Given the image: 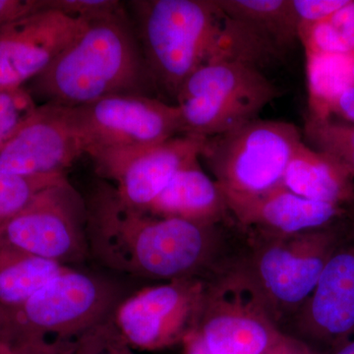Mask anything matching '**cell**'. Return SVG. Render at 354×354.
Listing matches in <instances>:
<instances>
[{
  "label": "cell",
  "mask_w": 354,
  "mask_h": 354,
  "mask_svg": "<svg viewBox=\"0 0 354 354\" xmlns=\"http://www.w3.org/2000/svg\"><path fill=\"white\" fill-rule=\"evenodd\" d=\"M86 205L90 257L135 278L165 283L211 279L230 267L241 244V236L228 234V225L164 218L128 207L108 183L97 184Z\"/></svg>",
  "instance_id": "cell-1"
},
{
  "label": "cell",
  "mask_w": 354,
  "mask_h": 354,
  "mask_svg": "<svg viewBox=\"0 0 354 354\" xmlns=\"http://www.w3.org/2000/svg\"><path fill=\"white\" fill-rule=\"evenodd\" d=\"M135 31L155 88L176 97L196 70L218 60L260 67L279 55L216 0L130 1Z\"/></svg>",
  "instance_id": "cell-2"
},
{
  "label": "cell",
  "mask_w": 354,
  "mask_h": 354,
  "mask_svg": "<svg viewBox=\"0 0 354 354\" xmlns=\"http://www.w3.org/2000/svg\"><path fill=\"white\" fill-rule=\"evenodd\" d=\"M155 86L125 7L92 20L27 91L43 104L81 106L118 95H148Z\"/></svg>",
  "instance_id": "cell-3"
},
{
  "label": "cell",
  "mask_w": 354,
  "mask_h": 354,
  "mask_svg": "<svg viewBox=\"0 0 354 354\" xmlns=\"http://www.w3.org/2000/svg\"><path fill=\"white\" fill-rule=\"evenodd\" d=\"M124 298L111 279L69 268L22 306L6 309L4 339L15 354H64L81 335L111 318Z\"/></svg>",
  "instance_id": "cell-4"
},
{
  "label": "cell",
  "mask_w": 354,
  "mask_h": 354,
  "mask_svg": "<svg viewBox=\"0 0 354 354\" xmlns=\"http://www.w3.org/2000/svg\"><path fill=\"white\" fill-rule=\"evenodd\" d=\"M351 223L292 235L241 234L234 266L250 281L277 325L304 306L330 256L351 234Z\"/></svg>",
  "instance_id": "cell-5"
},
{
  "label": "cell",
  "mask_w": 354,
  "mask_h": 354,
  "mask_svg": "<svg viewBox=\"0 0 354 354\" xmlns=\"http://www.w3.org/2000/svg\"><path fill=\"white\" fill-rule=\"evenodd\" d=\"M279 88L260 67L218 60L196 70L177 93L183 135L211 138L246 124L276 100Z\"/></svg>",
  "instance_id": "cell-6"
},
{
  "label": "cell",
  "mask_w": 354,
  "mask_h": 354,
  "mask_svg": "<svg viewBox=\"0 0 354 354\" xmlns=\"http://www.w3.org/2000/svg\"><path fill=\"white\" fill-rule=\"evenodd\" d=\"M302 142L292 123L256 118L207 138L200 160L206 162L223 196H251L281 185Z\"/></svg>",
  "instance_id": "cell-7"
},
{
  "label": "cell",
  "mask_w": 354,
  "mask_h": 354,
  "mask_svg": "<svg viewBox=\"0 0 354 354\" xmlns=\"http://www.w3.org/2000/svg\"><path fill=\"white\" fill-rule=\"evenodd\" d=\"M194 332L209 354H274L293 339L234 264L209 279Z\"/></svg>",
  "instance_id": "cell-8"
},
{
  "label": "cell",
  "mask_w": 354,
  "mask_h": 354,
  "mask_svg": "<svg viewBox=\"0 0 354 354\" xmlns=\"http://www.w3.org/2000/svg\"><path fill=\"white\" fill-rule=\"evenodd\" d=\"M1 241L59 264H81L90 257L86 199L66 176L37 193L0 230Z\"/></svg>",
  "instance_id": "cell-9"
},
{
  "label": "cell",
  "mask_w": 354,
  "mask_h": 354,
  "mask_svg": "<svg viewBox=\"0 0 354 354\" xmlns=\"http://www.w3.org/2000/svg\"><path fill=\"white\" fill-rule=\"evenodd\" d=\"M74 108L91 158L148 148L183 135L178 106L148 95H111Z\"/></svg>",
  "instance_id": "cell-10"
},
{
  "label": "cell",
  "mask_w": 354,
  "mask_h": 354,
  "mask_svg": "<svg viewBox=\"0 0 354 354\" xmlns=\"http://www.w3.org/2000/svg\"><path fill=\"white\" fill-rule=\"evenodd\" d=\"M209 279H181L125 297L113 321L134 349L160 351L183 344L196 329Z\"/></svg>",
  "instance_id": "cell-11"
},
{
  "label": "cell",
  "mask_w": 354,
  "mask_h": 354,
  "mask_svg": "<svg viewBox=\"0 0 354 354\" xmlns=\"http://www.w3.org/2000/svg\"><path fill=\"white\" fill-rule=\"evenodd\" d=\"M84 153L75 108L41 104L0 148V171L22 177L64 176Z\"/></svg>",
  "instance_id": "cell-12"
},
{
  "label": "cell",
  "mask_w": 354,
  "mask_h": 354,
  "mask_svg": "<svg viewBox=\"0 0 354 354\" xmlns=\"http://www.w3.org/2000/svg\"><path fill=\"white\" fill-rule=\"evenodd\" d=\"M206 138L179 135L148 148L92 158L95 171L113 183L120 201L147 211L172 177L200 160Z\"/></svg>",
  "instance_id": "cell-13"
},
{
  "label": "cell",
  "mask_w": 354,
  "mask_h": 354,
  "mask_svg": "<svg viewBox=\"0 0 354 354\" xmlns=\"http://www.w3.org/2000/svg\"><path fill=\"white\" fill-rule=\"evenodd\" d=\"M288 326L306 342L332 349L354 339V234L330 256L308 299Z\"/></svg>",
  "instance_id": "cell-14"
},
{
  "label": "cell",
  "mask_w": 354,
  "mask_h": 354,
  "mask_svg": "<svg viewBox=\"0 0 354 354\" xmlns=\"http://www.w3.org/2000/svg\"><path fill=\"white\" fill-rule=\"evenodd\" d=\"M88 22L41 10L0 30V90L22 88L43 73Z\"/></svg>",
  "instance_id": "cell-15"
},
{
  "label": "cell",
  "mask_w": 354,
  "mask_h": 354,
  "mask_svg": "<svg viewBox=\"0 0 354 354\" xmlns=\"http://www.w3.org/2000/svg\"><path fill=\"white\" fill-rule=\"evenodd\" d=\"M241 234L292 235L333 227L348 218V208L312 201L278 186L251 196H225Z\"/></svg>",
  "instance_id": "cell-16"
},
{
  "label": "cell",
  "mask_w": 354,
  "mask_h": 354,
  "mask_svg": "<svg viewBox=\"0 0 354 354\" xmlns=\"http://www.w3.org/2000/svg\"><path fill=\"white\" fill-rule=\"evenodd\" d=\"M147 212L202 225L234 227L221 188L205 174L200 160L177 172Z\"/></svg>",
  "instance_id": "cell-17"
},
{
  "label": "cell",
  "mask_w": 354,
  "mask_h": 354,
  "mask_svg": "<svg viewBox=\"0 0 354 354\" xmlns=\"http://www.w3.org/2000/svg\"><path fill=\"white\" fill-rule=\"evenodd\" d=\"M281 184L305 199L344 208L354 206L353 174L337 158L304 142L293 153Z\"/></svg>",
  "instance_id": "cell-18"
},
{
  "label": "cell",
  "mask_w": 354,
  "mask_h": 354,
  "mask_svg": "<svg viewBox=\"0 0 354 354\" xmlns=\"http://www.w3.org/2000/svg\"><path fill=\"white\" fill-rule=\"evenodd\" d=\"M59 264L21 251L2 241L0 245V306H22L51 279L67 271Z\"/></svg>",
  "instance_id": "cell-19"
},
{
  "label": "cell",
  "mask_w": 354,
  "mask_h": 354,
  "mask_svg": "<svg viewBox=\"0 0 354 354\" xmlns=\"http://www.w3.org/2000/svg\"><path fill=\"white\" fill-rule=\"evenodd\" d=\"M227 16L252 30L279 55L298 41L291 0H216Z\"/></svg>",
  "instance_id": "cell-20"
},
{
  "label": "cell",
  "mask_w": 354,
  "mask_h": 354,
  "mask_svg": "<svg viewBox=\"0 0 354 354\" xmlns=\"http://www.w3.org/2000/svg\"><path fill=\"white\" fill-rule=\"evenodd\" d=\"M306 53L309 116L312 120L332 118L335 102L354 86V53Z\"/></svg>",
  "instance_id": "cell-21"
},
{
  "label": "cell",
  "mask_w": 354,
  "mask_h": 354,
  "mask_svg": "<svg viewBox=\"0 0 354 354\" xmlns=\"http://www.w3.org/2000/svg\"><path fill=\"white\" fill-rule=\"evenodd\" d=\"M304 133L311 148L337 158L354 176V123L307 118Z\"/></svg>",
  "instance_id": "cell-22"
},
{
  "label": "cell",
  "mask_w": 354,
  "mask_h": 354,
  "mask_svg": "<svg viewBox=\"0 0 354 354\" xmlns=\"http://www.w3.org/2000/svg\"><path fill=\"white\" fill-rule=\"evenodd\" d=\"M64 176L22 177L0 171V230L27 206L32 197Z\"/></svg>",
  "instance_id": "cell-23"
},
{
  "label": "cell",
  "mask_w": 354,
  "mask_h": 354,
  "mask_svg": "<svg viewBox=\"0 0 354 354\" xmlns=\"http://www.w3.org/2000/svg\"><path fill=\"white\" fill-rule=\"evenodd\" d=\"M114 324L113 316L95 326L64 354H136Z\"/></svg>",
  "instance_id": "cell-24"
},
{
  "label": "cell",
  "mask_w": 354,
  "mask_h": 354,
  "mask_svg": "<svg viewBox=\"0 0 354 354\" xmlns=\"http://www.w3.org/2000/svg\"><path fill=\"white\" fill-rule=\"evenodd\" d=\"M36 106L34 99L24 88L0 90V148L13 136Z\"/></svg>",
  "instance_id": "cell-25"
},
{
  "label": "cell",
  "mask_w": 354,
  "mask_h": 354,
  "mask_svg": "<svg viewBox=\"0 0 354 354\" xmlns=\"http://www.w3.org/2000/svg\"><path fill=\"white\" fill-rule=\"evenodd\" d=\"M43 6L44 10L87 21L106 17L124 8V3L116 0H43Z\"/></svg>",
  "instance_id": "cell-26"
},
{
  "label": "cell",
  "mask_w": 354,
  "mask_h": 354,
  "mask_svg": "<svg viewBox=\"0 0 354 354\" xmlns=\"http://www.w3.org/2000/svg\"><path fill=\"white\" fill-rule=\"evenodd\" d=\"M348 1V0H291L297 32H299L310 26L329 20Z\"/></svg>",
  "instance_id": "cell-27"
},
{
  "label": "cell",
  "mask_w": 354,
  "mask_h": 354,
  "mask_svg": "<svg viewBox=\"0 0 354 354\" xmlns=\"http://www.w3.org/2000/svg\"><path fill=\"white\" fill-rule=\"evenodd\" d=\"M41 10L43 0H0V30Z\"/></svg>",
  "instance_id": "cell-28"
},
{
  "label": "cell",
  "mask_w": 354,
  "mask_h": 354,
  "mask_svg": "<svg viewBox=\"0 0 354 354\" xmlns=\"http://www.w3.org/2000/svg\"><path fill=\"white\" fill-rule=\"evenodd\" d=\"M329 21L339 32L349 50L354 53V0H348Z\"/></svg>",
  "instance_id": "cell-29"
},
{
  "label": "cell",
  "mask_w": 354,
  "mask_h": 354,
  "mask_svg": "<svg viewBox=\"0 0 354 354\" xmlns=\"http://www.w3.org/2000/svg\"><path fill=\"white\" fill-rule=\"evenodd\" d=\"M333 116H337L346 122L354 123V86L342 93L335 102Z\"/></svg>",
  "instance_id": "cell-30"
},
{
  "label": "cell",
  "mask_w": 354,
  "mask_h": 354,
  "mask_svg": "<svg viewBox=\"0 0 354 354\" xmlns=\"http://www.w3.org/2000/svg\"><path fill=\"white\" fill-rule=\"evenodd\" d=\"M184 354H209L206 348L203 346L201 339L195 332L191 333L184 342Z\"/></svg>",
  "instance_id": "cell-31"
},
{
  "label": "cell",
  "mask_w": 354,
  "mask_h": 354,
  "mask_svg": "<svg viewBox=\"0 0 354 354\" xmlns=\"http://www.w3.org/2000/svg\"><path fill=\"white\" fill-rule=\"evenodd\" d=\"M295 354H354V339L353 341L348 342V344L342 346V348L330 353H316V351H311V349L306 348V346L302 344Z\"/></svg>",
  "instance_id": "cell-32"
},
{
  "label": "cell",
  "mask_w": 354,
  "mask_h": 354,
  "mask_svg": "<svg viewBox=\"0 0 354 354\" xmlns=\"http://www.w3.org/2000/svg\"><path fill=\"white\" fill-rule=\"evenodd\" d=\"M299 346L300 342L293 339L292 341L288 342V344L283 346V348L278 349L274 354H295Z\"/></svg>",
  "instance_id": "cell-33"
},
{
  "label": "cell",
  "mask_w": 354,
  "mask_h": 354,
  "mask_svg": "<svg viewBox=\"0 0 354 354\" xmlns=\"http://www.w3.org/2000/svg\"><path fill=\"white\" fill-rule=\"evenodd\" d=\"M0 354H15L12 351H10L8 348H6V346H2L0 344Z\"/></svg>",
  "instance_id": "cell-34"
},
{
  "label": "cell",
  "mask_w": 354,
  "mask_h": 354,
  "mask_svg": "<svg viewBox=\"0 0 354 354\" xmlns=\"http://www.w3.org/2000/svg\"><path fill=\"white\" fill-rule=\"evenodd\" d=\"M349 220H351V227L354 234V212L353 215L349 216Z\"/></svg>",
  "instance_id": "cell-35"
},
{
  "label": "cell",
  "mask_w": 354,
  "mask_h": 354,
  "mask_svg": "<svg viewBox=\"0 0 354 354\" xmlns=\"http://www.w3.org/2000/svg\"><path fill=\"white\" fill-rule=\"evenodd\" d=\"M353 78H354V64H353Z\"/></svg>",
  "instance_id": "cell-36"
}]
</instances>
